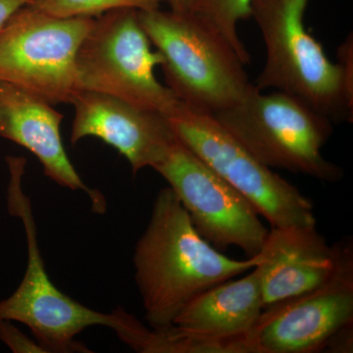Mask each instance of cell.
<instances>
[{
	"label": "cell",
	"mask_w": 353,
	"mask_h": 353,
	"mask_svg": "<svg viewBox=\"0 0 353 353\" xmlns=\"http://www.w3.org/2000/svg\"><path fill=\"white\" fill-rule=\"evenodd\" d=\"M257 256L230 259L197 233L170 187L158 192L134 253V280L150 327L173 325L194 297L252 270Z\"/></svg>",
	"instance_id": "1"
},
{
	"label": "cell",
	"mask_w": 353,
	"mask_h": 353,
	"mask_svg": "<svg viewBox=\"0 0 353 353\" xmlns=\"http://www.w3.org/2000/svg\"><path fill=\"white\" fill-rule=\"evenodd\" d=\"M309 0H255L252 17L266 48L255 87L276 88L301 99L332 122L353 119L352 41L333 63L304 24Z\"/></svg>",
	"instance_id": "2"
},
{
	"label": "cell",
	"mask_w": 353,
	"mask_h": 353,
	"mask_svg": "<svg viewBox=\"0 0 353 353\" xmlns=\"http://www.w3.org/2000/svg\"><path fill=\"white\" fill-rule=\"evenodd\" d=\"M139 23L161 55L167 87L183 105L215 115L245 97L252 83L236 51L188 13L138 11Z\"/></svg>",
	"instance_id": "3"
},
{
	"label": "cell",
	"mask_w": 353,
	"mask_h": 353,
	"mask_svg": "<svg viewBox=\"0 0 353 353\" xmlns=\"http://www.w3.org/2000/svg\"><path fill=\"white\" fill-rule=\"evenodd\" d=\"M253 157L269 168L340 182L343 171L323 157L333 122L287 92L263 94L252 85L231 108L212 115Z\"/></svg>",
	"instance_id": "4"
},
{
	"label": "cell",
	"mask_w": 353,
	"mask_h": 353,
	"mask_svg": "<svg viewBox=\"0 0 353 353\" xmlns=\"http://www.w3.org/2000/svg\"><path fill=\"white\" fill-rule=\"evenodd\" d=\"M9 171L7 203L19 218L27 239L28 261L24 277L10 296L0 301V320L18 322L31 330L46 353L92 352L75 340L90 327H117V310L101 312L79 303L58 289L46 271L39 250L31 201L23 192L24 157H6Z\"/></svg>",
	"instance_id": "5"
},
{
	"label": "cell",
	"mask_w": 353,
	"mask_h": 353,
	"mask_svg": "<svg viewBox=\"0 0 353 353\" xmlns=\"http://www.w3.org/2000/svg\"><path fill=\"white\" fill-rule=\"evenodd\" d=\"M139 23L138 10L119 9L95 20L76 57L79 90L110 95L169 118L183 104L155 76L163 59Z\"/></svg>",
	"instance_id": "6"
},
{
	"label": "cell",
	"mask_w": 353,
	"mask_h": 353,
	"mask_svg": "<svg viewBox=\"0 0 353 353\" xmlns=\"http://www.w3.org/2000/svg\"><path fill=\"white\" fill-rule=\"evenodd\" d=\"M90 17L62 18L27 4L0 30V82L48 101L72 103L79 92L76 57Z\"/></svg>",
	"instance_id": "7"
},
{
	"label": "cell",
	"mask_w": 353,
	"mask_h": 353,
	"mask_svg": "<svg viewBox=\"0 0 353 353\" xmlns=\"http://www.w3.org/2000/svg\"><path fill=\"white\" fill-rule=\"evenodd\" d=\"M176 139L250 202L272 228L316 225L313 203L209 114L183 105L168 118Z\"/></svg>",
	"instance_id": "8"
},
{
	"label": "cell",
	"mask_w": 353,
	"mask_h": 353,
	"mask_svg": "<svg viewBox=\"0 0 353 353\" xmlns=\"http://www.w3.org/2000/svg\"><path fill=\"white\" fill-rule=\"evenodd\" d=\"M169 183L194 229L216 250L259 254L269 230L250 202L179 139L154 167Z\"/></svg>",
	"instance_id": "9"
},
{
	"label": "cell",
	"mask_w": 353,
	"mask_h": 353,
	"mask_svg": "<svg viewBox=\"0 0 353 353\" xmlns=\"http://www.w3.org/2000/svg\"><path fill=\"white\" fill-rule=\"evenodd\" d=\"M338 243L328 281L264 309L248 334L252 353L322 352L338 330L353 323L352 241Z\"/></svg>",
	"instance_id": "10"
},
{
	"label": "cell",
	"mask_w": 353,
	"mask_h": 353,
	"mask_svg": "<svg viewBox=\"0 0 353 353\" xmlns=\"http://www.w3.org/2000/svg\"><path fill=\"white\" fill-rule=\"evenodd\" d=\"M71 104L72 145L88 137L101 139L126 158L134 174L154 168L178 139L168 118L110 95L81 90Z\"/></svg>",
	"instance_id": "11"
},
{
	"label": "cell",
	"mask_w": 353,
	"mask_h": 353,
	"mask_svg": "<svg viewBox=\"0 0 353 353\" xmlns=\"http://www.w3.org/2000/svg\"><path fill=\"white\" fill-rule=\"evenodd\" d=\"M62 119L63 115L52 104L0 82V137L29 150L38 158L46 176L57 185L85 192L92 210L103 214L105 197L85 185L67 155L60 132Z\"/></svg>",
	"instance_id": "12"
},
{
	"label": "cell",
	"mask_w": 353,
	"mask_h": 353,
	"mask_svg": "<svg viewBox=\"0 0 353 353\" xmlns=\"http://www.w3.org/2000/svg\"><path fill=\"white\" fill-rule=\"evenodd\" d=\"M256 256L265 309L328 281L338 262L339 243L330 245L316 225L271 228Z\"/></svg>",
	"instance_id": "13"
},
{
	"label": "cell",
	"mask_w": 353,
	"mask_h": 353,
	"mask_svg": "<svg viewBox=\"0 0 353 353\" xmlns=\"http://www.w3.org/2000/svg\"><path fill=\"white\" fill-rule=\"evenodd\" d=\"M256 268L245 277L228 280L201 292L180 311L173 324L214 339L248 336L263 312Z\"/></svg>",
	"instance_id": "14"
},
{
	"label": "cell",
	"mask_w": 353,
	"mask_h": 353,
	"mask_svg": "<svg viewBox=\"0 0 353 353\" xmlns=\"http://www.w3.org/2000/svg\"><path fill=\"white\" fill-rule=\"evenodd\" d=\"M118 338L141 353H252L248 336L214 339L201 336L173 324L152 328L145 326L125 309L118 308Z\"/></svg>",
	"instance_id": "15"
},
{
	"label": "cell",
	"mask_w": 353,
	"mask_h": 353,
	"mask_svg": "<svg viewBox=\"0 0 353 353\" xmlns=\"http://www.w3.org/2000/svg\"><path fill=\"white\" fill-rule=\"evenodd\" d=\"M255 0H190L185 12L224 39L236 51L241 62L248 65L250 55L241 43L236 26L252 17Z\"/></svg>",
	"instance_id": "16"
},
{
	"label": "cell",
	"mask_w": 353,
	"mask_h": 353,
	"mask_svg": "<svg viewBox=\"0 0 353 353\" xmlns=\"http://www.w3.org/2000/svg\"><path fill=\"white\" fill-rule=\"evenodd\" d=\"M168 0H41L34 4L44 12L62 18L101 16L119 9L145 11L159 8Z\"/></svg>",
	"instance_id": "17"
},
{
	"label": "cell",
	"mask_w": 353,
	"mask_h": 353,
	"mask_svg": "<svg viewBox=\"0 0 353 353\" xmlns=\"http://www.w3.org/2000/svg\"><path fill=\"white\" fill-rule=\"evenodd\" d=\"M0 341L14 353H46L38 341L23 333L9 320H0Z\"/></svg>",
	"instance_id": "18"
},
{
	"label": "cell",
	"mask_w": 353,
	"mask_h": 353,
	"mask_svg": "<svg viewBox=\"0 0 353 353\" xmlns=\"http://www.w3.org/2000/svg\"><path fill=\"white\" fill-rule=\"evenodd\" d=\"M325 352L352 353L353 352V323L338 330L327 341Z\"/></svg>",
	"instance_id": "19"
},
{
	"label": "cell",
	"mask_w": 353,
	"mask_h": 353,
	"mask_svg": "<svg viewBox=\"0 0 353 353\" xmlns=\"http://www.w3.org/2000/svg\"><path fill=\"white\" fill-rule=\"evenodd\" d=\"M27 4L29 3L26 0H0V30L13 14Z\"/></svg>",
	"instance_id": "20"
},
{
	"label": "cell",
	"mask_w": 353,
	"mask_h": 353,
	"mask_svg": "<svg viewBox=\"0 0 353 353\" xmlns=\"http://www.w3.org/2000/svg\"><path fill=\"white\" fill-rule=\"evenodd\" d=\"M167 3L171 7V10L174 12L183 13L187 10L190 0H168Z\"/></svg>",
	"instance_id": "21"
},
{
	"label": "cell",
	"mask_w": 353,
	"mask_h": 353,
	"mask_svg": "<svg viewBox=\"0 0 353 353\" xmlns=\"http://www.w3.org/2000/svg\"><path fill=\"white\" fill-rule=\"evenodd\" d=\"M26 1H27L29 4H36L39 3V2H41V0H26Z\"/></svg>",
	"instance_id": "22"
}]
</instances>
